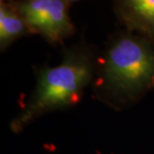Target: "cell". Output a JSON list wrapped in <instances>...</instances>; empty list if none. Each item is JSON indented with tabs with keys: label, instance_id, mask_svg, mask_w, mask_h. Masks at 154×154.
<instances>
[{
	"label": "cell",
	"instance_id": "6",
	"mask_svg": "<svg viewBox=\"0 0 154 154\" xmlns=\"http://www.w3.org/2000/svg\"><path fill=\"white\" fill-rule=\"evenodd\" d=\"M66 2H72V1H76V0H65Z\"/></svg>",
	"mask_w": 154,
	"mask_h": 154
},
{
	"label": "cell",
	"instance_id": "2",
	"mask_svg": "<svg viewBox=\"0 0 154 154\" xmlns=\"http://www.w3.org/2000/svg\"><path fill=\"white\" fill-rule=\"evenodd\" d=\"M93 77L94 65L90 55L76 49L67 51L59 65L38 72L35 88L24 107L12 119L11 130L20 132L44 114L73 106Z\"/></svg>",
	"mask_w": 154,
	"mask_h": 154
},
{
	"label": "cell",
	"instance_id": "3",
	"mask_svg": "<svg viewBox=\"0 0 154 154\" xmlns=\"http://www.w3.org/2000/svg\"><path fill=\"white\" fill-rule=\"evenodd\" d=\"M16 9L30 33L42 35L51 44L61 43L74 31L65 0H25Z\"/></svg>",
	"mask_w": 154,
	"mask_h": 154
},
{
	"label": "cell",
	"instance_id": "1",
	"mask_svg": "<svg viewBox=\"0 0 154 154\" xmlns=\"http://www.w3.org/2000/svg\"><path fill=\"white\" fill-rule=\"evenodd\" d=\"M95 91L115 109L132 106L154 88V43L133 34L117 37L106 51Z\"/></svg>",
	"mask_w": 154,
	"mask_h": 154
},
{
	"label": "cell",
	"instance_id": "5",
	"mask_svg": "<svg viewBox=\"0 0 154 154\" xmlns=\"http://www.w3.org/2000/svg\"><path fill=\"white\" fill-rule=\"evenodd\" d=\"M29 29L17 9L1 3L0 7V45L4 50L16 39L28 33Z\"/></svg>",
	"mask_w": 154,
	"mask_h": 154
},
{
	"label": "cell",
	"instance_id": "4",
	"mask_svg": "<svg viewBox=\"0 0 154 154\" xmlns=\"http://www.w3.org/2000/svg\"><path fill=\"white\" fill-rule=\"evenodd\" d=\"M119 12L130 31L154 43V0H120Z\"/></svg>",
	"mask_w": 154,
	"mask_h": 154
}]
</instances>
